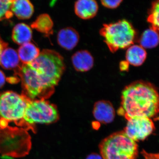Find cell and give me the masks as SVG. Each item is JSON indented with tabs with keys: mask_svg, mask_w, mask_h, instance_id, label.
<instances>
[{
	"mask_svg": "<svg viewBox=\"0 0 159 159\" xmlns=\"http://www.w3.org/2000/svg\"><path fill=\"white\" fill-rule=\"evenodd\" d=\"M66 66L56 51L44 50L32 62L23 64L19 70L23 95L29 100L46 99L54 93Z\"/></svg>",
	"mask_w": 159,
	"mask_h": 159,
	"instance_id": "cell-1",
	"label": "cell"
},
{
	"mask_svg": "<svg viewBox=\"0 0 159 159\" xmlns=\"http://www.w3.org/2000/svg\"><path fill=\"white\" fill-rule=\"evenodd\" d=\"M159 95L152 84L139 80L126 86L122 91L119 116L126 120L136 117L158 118Z\"/></svg>",
	"mask_w": 159,
	"mask_h": 159,
	"instance_id": "cell-2",
	"label": "cell"
},
{
	"mask_svg": "<svg viewBox=\"0 0 159 159\" xmlns=\"http://www.w3.org/2000/svg\"><path fill=\"white\" fill-rule=\"evenodd\" d=\"M102 159H137L139 148L136 142L123 131L110 135L99 145Z\"/></svg>",
	"mask_w": 159,
	"mask_h": 159,
	"instance_id": "cell-3",
	"label": "cell"
},
{
	"mask_svg": "<svg viewBox=\"0 0 159 159\" xmlns=\"http://www.w3.org/2000/svg\"><path fill=\"white\" fill-rule=\"evenodd\" d=\"M110 51L115 53L119 49L132 45L136 31L129 22L124 19L103 25L99 31Z\"/></svg>",
	"mask_w": 159,
	"mask_h": 159,
	"instance_id": "cell-4",
	"label": "cell"
},
{
	"mask_svg": "<svg viewBox=\"0 0 159 159\" xmlns=\"http://www.w3.org/2000/svg\"><path fill=\"white\" fill-rule=\"evenodd\" d=\"M31 147V138L25 129L8 126L0 128V153L22 157L28 154Z\"/></svg>",
	"mask_w": 159,
	"mask_h": 159,
	"instance_id": "cell-5",
	"label": "cell"
},
{
	"mask_svg": "<svg viewBox=\"0 0 159 159\" xmlns=\"http://www.w3.org/2000/svg\"><path fill=\"white\" fill-rule=\"evenodd\" d=\"M28 98L20 94L7 91L0 94V119L13 122L18 126L30 129L24 121Z\"/></svg>",
	"mask_w": 159,
	"mask_h": 159,
	"instance_id": "cell-6",
	"label": "cell"
},
{
	"mask_svg": "<svg viewBox=\"0 0 159 159\" xmlns=\"http://www.w3.org/2000/svg\"><path fill=\"white\" fill-rule=\"evenodd\" d=\"M59 119L57 107L46 99L29 100L24 121L29 129L35 132V124H51Z\"/></svg>",
	"mask_w": 159,
	"mask_h": 159,
	"instance_id": "cell-7",
	"label": "cell"
},
{
	"mask_svg": "<svg viewBox=\"0 0 159 159\" xmlns=\"http://www.w3.org/2000/svg\"><path fill=\"white\" fill-rule=\"evenodd\" d=\"M127 121L123 131L136 142L145 140L155 128L153 120L146 117H136Z\"/></svg>",
	"mask_w": 159,
	"mask_h": 159,
	"instance_id": "cell-8",
	"label": "cell"
},
{
	"mask_svg": "<svg viewBox=\"0 0 159 159\" xmlns=\"http://www.w3.org/2000/svg\"><path fill=\"white\" fill-rule=\"evenodd\" d=\"M115 111L112 104L107 100H99L94 105L93 115L95 119L99 122L108 124L113 121Z\"/></svg>",
	"mask_w": 159,
	"mask_h": 159,
	"instance_id": "cell-9",
	"label": "cell"
},
{
	"mask_svg": "<svg viewBox=\"0 0 159 159\" xmlns=\"http://www.w3.org/2000/svg\"><path fill=\"white\" fill-rule=\"evenodd\" d=\"M99 10L96 0H77L74 5V11L83 20H89L95 17Z\"/></svg>",
	"mask_w": 159,
	"mask_h": 159,
	"instance_id": "cell-10",
	"label": "cell"
},
{
	"mask_svg": "<svg viewBox=\"0 0 159 159\" xmlns=\"http://www.w3.org/2000/svg\"><path fill=\"white\" fill-rule=\"evenodd\" d=\"M80 39L79 34L72 28H64L59 31L57 34V42L63 48L71 51L76 47Z\"/></svg>",
	"mask_w": 159,
	"mask_h": 159,
	"instance_id": "cell-11",
	"label": "cell"
},
{
	"mask_svg": "<svg viewBox=\"0 0 159 159\" xmlns=\"http://www.w3.org/2000/svg\"><path fill=\"white\" fill-rule=\"evenodd\" d=\"M72 62L74 69L78 72L90 70L94 66V58L86 50L77 51L72 56Z\"/></svg>",
	"mask_w": 159,
	"mask_h": 159,
	"instance_id": "cell-12",
	"label": "cell"
},
{
	"mask_svg": "<svg viewBox=\"0 0 159 159\" xmlns=\"http://www.w3.org/2000/svg\"><path fill=\"white\" fill-rule=\"evenodd\" d=\"M12 14L20 19H28L34 13V6L30 0H13L11 6Z\"/></svg>",
	"mask_w": 159,
	"mask_h": 159,
	"instance_id": "cell-13",
	"label": "cell"
},
{
	"mask_svg": "<svg viewBox=\"0 0 159 159\" xmlns=\"http://www.w3.org/2000/svg\"><path fill=\"white\" fill-rule=\"evenodd\" d=\"M147 52L141 46L134 45L129 47L125 54L127 62L134 66H141L145 62Z\"/></svg>",
	"mask_w": 159,
	"mask_h": 159,
	"instance_id": "cell-14",
	"label": "cell"
},
{
	"mask_svg": "<svg viewBox=\"0 0 159 159\" xmlns=\"http://www.w3.org/2000/svg\"><path fill=\"white\" fill-rule=\"evenodd\" d=\"M32 37L30 27L24 23H20L15 26L12 31V38L18 44L22 45L29 43Z\"/></svg>",
	"mask_w": 159,
	"mask_h": 159,
	"instance_id": "cell-15",
	"label": "cell"
},
{
	"mask_svg": "<svg viewBox=\"0 0 159 159\" xmlns=\"http://www.w3.org/2000/svg\"><path fill=\"white\" fill-rule=\"evenodd\" d=\"M39 53V49L30 42L21 45L18 51L20 61L23 64L32 62L35 58H37Z\"/></svg>",
	"mask_w": 159,
	"mask_h": 159,
	"instance_id": "cell-16",
	"label": "cell"
},
{
	"mask_svg": "<svg viewBox=\"0 0 159 159\" xmlns=\"http://www.w3.org/2000/svg\"><path fill=\"white\" fill-rule=\"evenodd\" d=\"M20 60L18 53L11 48H5L0 56V65L4 68L11 69L16 67Z\"/></svg>",
	"mask_w": 159,
	"mask_h": 159,
	"instance_id": "cell-17",
	"label": "cell"
},
{
	"mask_svg": "<svg viewBox=\"0 0 159 159\" xmlns=\"http://www.w3.org/2000/svg\"><path fill=\"white\" fill-rule=\"evenodd\" d=\"M158 32L151 28L146 29L139 39L140 46L145 49H152L157 47L159 43Z\"/></svg>",
	"mask_w": 159,
	"mask_h": 159,
	"instance_id": "cell-18",
	"label": "cell"
},
{
	"mask_svg": "<svg viewBox=\"0 0 159 159\" xmlns=\"http://www.w3.org/2000/svg\"><path fill=\"white\" fill-rule=\"evenodd\" d=\"M159 0L152 2L147 17V21L151 26V29L157 31L159 30Z\"/></svg>",
	"mask_w": 159,
	"mask_h": 159,
	"instance_id": "cell-19",
	"label": "cell"
},
{
	"mask_svg": "<svg viewBox=\"0 0 159 159\" xmlns=\"http://www.w3.org/2000/svg\"><path fill=\"white\" fill-rule=\"evenodd\" d=\"M32 25L39 31L44 32L51 30L53 23L48 15L45 14L39 16Z\"/></svg>",
	"mask_w": 159,
	"mask_h": 159,
	"instance_id": "cell-20",
	"label": "cell"
},
{
	"mask_svg": "<svg viewBox=\"0 0 159 159\" xmlns=\"http://www.w3.org/2000/svg\"><path fill=\"white\" fill-rule=\"evenodd\" d=\"M13 0H0V20L12 17L11 6Z\"/></svg>",
	"mask_w": 159,
	"mask_h": 159,
	"instance_id": "cell-21",
	"label": "cell"
},
{
	"mask_svg": "<svg viewBox=\"0 0 159 159\" xmlns=\"http://www.w3.org/2000/svg\"><path fill=\"white\" fill-rule=\"evenodd\" d=\"M123 0H100L102 6L110 9L118 8L122 3Z\"/></svg>",
	"mask_w": 159,
	"mask_h": 159,
	"instance_id": "cell-22",
	"label": "cell"
},
{
	"mask_svg": "<svg viewBox=\"0 0 159 159\" xmlns=\"http://www.w3.org/2000/svg\"><path fill=\"white\" fill-rule=\"evenodd\" d=\"M144 159H159L158 153H148L143 150L142 152Z\"/></svg>",
	"mask_w": 159,
	"mask_h": 159,
	"instance_id": "cell-23",
	"label": "cell"
},
{
	"mask_svg": "<svg viewBox=\"0 0 159 159\" xmlns=\"http://www.w3.org/2000/svg\"><path fill=\"white\" fill-rule=\"evenodd\" d=\"M6 76L4 73L0 70V88L2 87L6 82Z\"/></svg>",
	"mask_w": 159,
	"mask_h": 159,
	"instance_id": "cell-24",
	"label": "cell"
},
{
	"mask_svg": "<svg viewBox=\"0 0 159 159\" xmlns=\"http://www.w3.org/2000/svg\"><path fill=\"white\" fill-rule=\"evenodd\" d=\"M6 46H7V44L4 43L2 40L1 39V38H0V56H1L2 51L5 48H6Z\"/></svg>",
	"mask_w": 159,
	"mask_h": 159,
	"instance_id": "cell-25",
	"label": "cell"
},
{
	"mask_svg": "<svg viewBox=\"0 0 159 159\" xmlns=\"http://www.w3.org/2000/svg\"><path fill=\"white\" fill-rule=\"evenodd\" d=\"M86 159H102L97 155H93L90 156Z\"/></svg>",
	"mask_w": 159,
	"mask_h": 159,
	"instance_id": "cell-26",
	"label": "cell"
}]
</instances>
